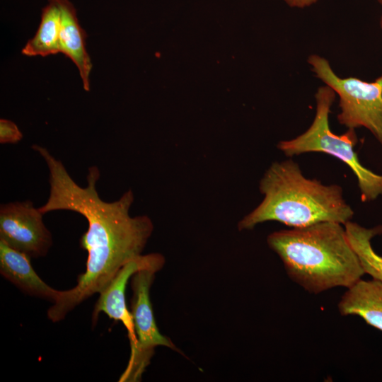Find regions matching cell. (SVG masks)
Instances as JSON below:
<instances>
[{
    "instance_id": "3",
    "label": "cell",
    "mask_w": 382,
    "mask_h": 382,
    "mask_svg": "<svg viewBox=\"0 0 382 382\" xmlns=\"http://www.w3.org/2000/svg\"><path fill=\"white\" fill-rule=\"evenodd\" d=\"M259 189L263 199L239 221V231L252 230L267 221L292 228L325 221L345 225L354 215L340 185L306 178L291 159L273 163L261 178Z\"/></svg>"
},
{
    "instance_id": "4",
    "label": "cell",
    "mask_w": 382,
    "mask_h": 382,
    "mask_svg": "<svg viewBox=\"0 0 382 382\" xmlns=\"http://www.w3.org/2000/svg\"><path fill=\"white\" fill-rule=\"evenodd\" d=\"M336 98L328 86H320L315 93L316 114L308 129L294 139L281 141L277 147L286 156L308 152H321L332 156L347 164L358 182L361 200L371 202L382 195V175L364 167L354 150L358 138L354 129L342 134L332 132L329 124L330 109Z\"/></svg>"
},
{
    "instance_id": "12",
    "label": "cell",
    "mask_w": 382,
    "mask_h": 382,
    "mask_svg": "<svg viewBox=\"0 0 382 382\" xmlns=\"http://www.w3.org/2000/svg\"><path fill=\"white\" fill-rule=\"evenodd\" d=\"M59 30V0H47L42 9L38 29L23 48L22 54L28 57H46L60 52Z\"/></svg>"
},
{
    "instance_id": "14",
    "label": "cell",
    "mask_w": 382,
    "mask_h": 382,
    "mask_svg": "<svg viewBox=\"0 0 382 382\" xmlns=\"http://www.w3.org/2000/svg\"><path fill=\"white\" fill-rule=\"evenodd\" d=\"M22 138V132L13 122L6 119L0 120L1 144H16Z\"/></svg>"
},
{
    "instance_id": "2",
    "label": "cell",
    "mask_w": 382,
    "mask_h": 382,
    "mask_svg": "<svg viewBox=\"0 0 382 382\" xmlns=\"http://www.w3.org/2000/svg\"><path fill=\"white\" fill-rule=\"evenodd\" d=\"M267 242L289 277L311 294L338 286L347 289L365 274L344 225L338 222L274 231Z\"/></svg>"
},
{
    "instance_id": "9",
    "label": "cell",
    "mask_w": 382,
    "mask_h": 382,
    "mask_svg": "<svg viewBox=\"0 0 382 382\" xmlns=\"http://www.w3.org/2000/svg\"><path fill=\"white\" fill-rule=\"evenodd\" d=\"M0 273L23 293L54 303L60 291L45 282L33 269L30 257L0 241Z\"/></svg>"
},
{
    "instance_id": "6",
    "label": "cell",
    "mask_w": 382,
    "mask_h": 382,
    "mask_svg": "<svg viewBox=\"0 0 382 382\" xmlns=\"http://www.w3.org/2000/svg\"><path fill=\"white\" fill-rule=\"evenodd\" d=\"M158 268H146L131 278V314L137 337L130 357L119 381H139L149 366L155 348L166 347L178 352L170 338L162 335L156 325L150 299V289Z\"/></svg>"
},
{
    "instance_id": "16",
    "label": "cell",
    "mask_w": 382,
    "mask_h": 382,
    "mask_svg": "<svg viewBox=\"0 0 382 382\" xmlns=\"http://www.w3.org/2000/svg\"><path fill=\"white\" fill-rule=\"evenodd\" d=\"M378 1L382 6V0H378ZM379 25H380L381 29L382 30V15L380 18Z\"/></svg>"
},
{
    "instance_id": "5",
    "label": "cell",
    "mask_w": 382,
    "mask_h": 382,
    "mask_svg": "<svg viewBox=\"0 0 382 382\" xmlns=\"http://www.w3.org/2000/svg\"><path fill=\"white\" fill-rule=\"evenodd\" d=\"M307 62L315 76L339 96V123L348 129L366 128L382 146V75L371 82L341 78L323 57L313 54Z\"/></svg>"
},
{
    "instance_id": "7",
    "label": "cell",
    "mask_w": 382,
    "mask_h": 382,
    "mask_svg": "<svg viewBox=\"0 0 382 382\" xmlns=\"http://www.w3.org/2000/svg\"><path fill=\"white\" fill-rule=\"evenodd\" d=\"M42 216L29 200L1 204L0 241L30 258L45 256L52 245V238Z\"/></svg>"
},
{
    "instance_id": "8",
    "label": "cell",
    "mask_w": 382,
    "mask_h": 382,
    "mask_svg": "<svg viewBox=\"0 0 382 382\" xmlns=\"http://www.w3.org/2000/svg\"><path fill=\"white\" fill-rule=\"evenodd\" d=\"M165 264V257L160 253L141 255L125 264L112 281L100 293L92 314V324L98 320V315L103 312L110 318L120 321L128 332L130 348L137 342L133 320L128 311L125 301V290L132 277L138 271L146 268H158L160 270Z\"/></svg>"
},
{
    "instance_id": "15",
    "label": "cell",
    "mask_w": 382,
    "mask_h": 382,
    "mask_svg": "<svg viewBox=\"0 0 382 382\" xmlns=\"http://www.w3.org/2000/svg\"><path fill=\"white\" fill-rule=\"evenodd\" d=\"M290 7L303 8L309 7L318 2V0H284Z\"/></svg>"
},
{
    "instance_id": "1",
    "label": "cell",
    "mask_w": 382,
    "mask_h": 382,
    "mask_svg": "<svg viewBox=\"0 0 382 382\" xmlns=\"http://www.w3.org/2000/svg\"><path fill=\"white\" fill-rule=\"evenodd\" d=\"M32 149L45 160L49 170L50 194L39 210L43 214L71 211L88 221V229L79 241L88 253L86 270L79 275L75 286L60 291L47 311L48 319L57 323L79 304L100 293L125 264L142 254L154 224L146 215H130L134 199L131 190L114 202L100 197L96 190L100 175L97 166L88 168L87 185L82 187L45 147L34 144Z\"/></svg>"
},
{
    "instance_id": "13",
    "label": "cell",
    "mask_w": 382,
    "mask_h": 382,
    "mask_svg": "<svg viewBox=\"0 0 382 382\" xmlns=\"http://www.w3.org/2000/svg\"><path fill=\"white\" fill-rule=\"evenodd\" d=\"M348 241L357 253L365 274L382 282V256L371 245V240L382 234V226L367 228L351 221L345 225Z\"/></svg>"
},
{
    "instance_id": "10",
    "label": "cell",
    "mask_w": 382,
    "mask_h": 382,
    "mask_svg": "<svg viewBox=\"0 0 382 382\" xmlns=\"http://www.w3.org/2000/svg\"><path fill=\"white\" fill-rule=\"evenodd\" d=\"M60 7V52L68 57L77 67L83 88L90 90L92 63L86 49V33L81 27L76 10L70 0H59Z\"/></svg>"
},
{
    "instance_id": "11",
    "label": "cell",
    "mask_w": 382,
    "mask_h": 382,
    "mask_svg": "<svg viewBox=\"0 0 382 382\" xmlns=\"http://www.w3.org/2000/svg\"><path fill=\"white\" fill-rule=\"evenodd\" d=\"M337 307L342 316H358L382 331V282L359 279L347 288Z\"/></svg>"
}]
</instances>
